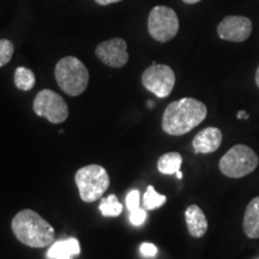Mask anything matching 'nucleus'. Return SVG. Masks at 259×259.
Returning a JSON list of instances; mask_svg holds the SVG:
<instances>
[{
  "label": "nucleus",
  "mask_w": 259,
  "mask_h": 259,
  "mask_svg": "<svg viewBox=\"0 0 259 259\" xmlns=\"http://www.w3.org/2000/svg\"><path fill=\"white\" fill-rule=\"evenodd\" d=\"M206 114L208 108L203 102L193 97H184L167 106L162 115V130L169 136L186 135L200 125Z\"/></svg>",
  "instance_id": "1"
},
{
  "label": "nucleus",
  "mask_w": 259,
  "mask_h": 259,
  "mask_svg": "<svg viewBox=\"0 0 259 259\" xmlns=\"http://www.w3.org/2000/svg\"><path fill=\"white\" fill-rule=\"evenodd\" d=\"M11 227L16 238L23 245L32 248L47 247L53 244L56 238L53 227L30 209L16 213Z\"/></svg>",
  "instance_id": "2"
},
{
  "label": "nucleus",
  "mask_w": 259,
  "mask_h": 259,
  "mask_svg": "<svg viewBox=\"0 0 259 259\" xmlns=\"http://www.w3.org/2000/svg\"><path fill=\"white\" fill-rule=\"evenodd\" d=\"M54 74L60 89L70 96L80 95L88 87V69L76 57H65L58 61Z\"/></svg>",
  "instance_id": "3"
},
{
  "label": "nucleus",
  "mask_w": 259,
  "mask_h": 259,
  "mask_svg": "<svg viewBox=\"0 0 259 259\" xmlns=\"http://www.w3.org/2000/svg\"><path fill=\"white\" fill-rule=\"evenodd\" d=\"M259 158L253 149L245 144H236L229 149L219 162L223 176L239 179L252 173L258 167Z\"/></svg>",
  "instance_id": "4"
},
{
  "label": "nucleus",
  "mask_w": 259,
  "mask_h": 259,
  "mask_svg": "<svg viewBox=\"0 0 259 259\" xmlns=\"http://www.w3.org/2000/svg\"><path fill=\"white\" fill-rule=\"evenodd\" d=\"M74 181L78 187L83 202L93 203L102 197L108 190L111 179L107 170L100 164H89L77 170Z\"/></svg>",
  "instance_id": "5"
},
{
  "label": "nucleus",
  "mask_w": 259,
  "mask_h": 259,
  "mask_svg": "<svg viewBox=\"0 0 259 259\" xmlns=\"http://www.w3.org/2000/svg\"><path fill=\"white\" fill-rule=\"evenodd\" d=\"M180 23L177 12L168 6H155L148 17V31L158 42H168L177 36Z\"/></svg>",
  "instance_id": "6"
},
{
  "label": "nucleus",
  "mask_w": 259,
  "mask_h": 259,
  "mask_svg": "<svg viewBox=\"0 0 259 259\" xmlns=\"http://www.w3.org/2000/svg\"><path fill=\"white\" fill-rule=\"evenodd\" d=\"M34 112L52 124L64 122L69 116V107L59 94L50 89H44L35 96Z\"/></svg>",
  "instance_id": "7"
},
{
  "label": "nucleus",
  "mask_w": 259,
  "mask_h": 259,
  "mask_svg": "<svg viewBox=\"0 0 259 259\" xmlns=\"http://www.w3.org/2000/svg\"><path fill=\"white\" fill-rule=\"evenodd\" d=\"M144 88L160 99L169 96L176 85V73L168 65L153 63L142 74Z\"/></svg>",
  "instance_id": "8"
},
{
  "label": "nucleus",
  "mask_w": 259,
  "mask_h": 259,
  "mask_svg": "<svg viewBox=\"0 0 259 259\" xmlns=\"http://www.w3.org/2000/svg\"><path fill=\"white\" fill-rule=\"evenodd\" d=\"M95 54L103 64L114 69H120L128 61L127 44L120 37L101 42L96 47Z\"/></svg>",
  "instance_id": "9"
},
{
  "label": "nucleus",
  "mask_w": 259,
  "mask_h": 259,
  "mask_svg": "<svg viewBox=\"0 0 259 259\" xmlns=\"http://www.w3.org/2000/svg\"><path fill=\"white\" fill-rule=\"evenodd\" d=\"M252 22L244 16H227L218 27L220 38L229 42H244L250 37Z\"/></svg>",
  "instance_id": "10"
},
{
  "label": "nucleus",
  "mask_w": 259,
  "mask_h": 259,
  "mask_svg": "<svg viewBox=\"0 0 259 259\" xmlns=\"http://www.w3.org/2000/svg\"><path fill=\"white\" fill-rule=\"evenodd\" d=\"M222 143V132L218 127H206L193 138L192 147L196 154H211Z\"/></svg>",
  "instance_id": "11"
},
{
  "label": "nucleus",
  "mask_w": 259,
  "mask_h": 259,
  "mask_svg": "<svg viewBox=\"0 0 259 259\" xmlns=\"http://www.w3.org/2000/svg\"><path fill=\"white\" fill-rule=\"evenodd\" d=\"M186 226L193 238H202L208 231V220L198 205H190L185 211Z\"/></svg>",
  "instance_id": "12"
},
{
  "label": "nucleus",
  "mask_w": 259,
  "mask_h": 259,
  "mask_svg": "<svg viewBox=\"0 0 259 259\" xmlns=\"http://www.w3.org/2000/svg\"><path fill=\"white\" fill-rule=\"evenodd\" d=\"M80 253L79 241L76 238H69L52 244L47 252L48 259H71L72 255Z\"/></svg>",
  "instance_id": "13"
},
{
  "label": "nucleus",
  "mask_w": 259,
  "mask_h": 259,
  "mask_svg": "<svg viewBox=\"0 0 259 259\" xmlns=\"http://www.w3.org/2000/svg\"><path fill=\"white\" fill-rule=\"evenodd\" d=\"M244 233L251 239H259V197L248 203L244 215Z\"/></svg>",
  "instance_id": "14"
},
{
  "label": "nucleus",
  "mask_w": 259,
  "mask_h": 259,
  "mask_svg": "<svg viewBox=\"0 0 259 259\" xmlns=\"http://www.w3.org/2000/svg\"><path fill=\"white\" fill-rule=\"evenodd\" d=\"M181 164H183V157L179 153H167L158 158L157 169L162 174L171 176L180 170Z\"/></svg>",
  "instance_id": "15"
},
{
  "label": "nucleus",
  "mask_w": 259,
  "mask_h": 259,
  "mask_svg": "<svg viewBox=\"0 0 259 259\" xmlns=\"http://www.w3.org/2000/svg\"><path fill=\"white\" fill-rule=\"evenodd\" d=\"M14 82L15 85L17 87L19 90L29 92V90H31L35 87L36 78H35V74L31 70H29L24 66H19L15 71Z\"/></svg>",
  "instance_id": "16"
},
{
  "label": "nucleus",
  "mask_w": 259,
  "mask_h": 259,
  "mask_svg": "<svg viewBox=\"0 0 259 259\" xmlns=\"http://www.w3.org/2000/svg\"><path fill=\"white\" fill-rule=\"evenodd\" d=\"M99 209L105 218H118L122 212V205L115 194H109L107 198H102Z\"/></svg>",
  "instance_id": "17"
},
{
  "label": "nucleus",
  "mask_w": 259,
  "mask_h": 259,
  "mask_svg": "<svg viewBox=\"0 0 259 259\" xmlns=\"http://www.w3.org/2000/svg\"><path fill=\"white\" fill-rule=\"evenodd\" d=\"M167 197L156 192L154 186H148L143 196V206L145 210H155L161 208L166 203Z\"/></svg>",
  "instance_id": "18"
},
{
  "label": "nucleus",
  "mask_w": 259,
  "mask_h": 259,
  "mask_svg": "<svg viewBox=\"0 0 259 259\" xmlns=\"http://www.w3.org/2000/svg\"><path fill=\"white\" fill-rule=\"evenodd\" d=\"M15 46L10 40H0V67L5 66L12 59Z\"/></svg>",
  "instance_id": "19"
},
{
  "label": "nucleus",
  "mask_w": 259,
  "mask_h": 259,
  "mask_svg": "<svg viewBox=\"0 0 259 259\" xmlns=\"http://www.w3.org/2000/svg\"><path fill=\"white\" fill-rule=\"evenodd\" d=\"M147 216L148 215H147V211H145V209L138 208L134 210V211H130V221H131V223L134 226L139 227L145 222Z\"/></svg>",
  "instance_id": "20"
},
{
  "label": "nucleus",
  "mask_w": 259,
  "mask_h": 259,
  "mask_svg": "<svg viewBox=\"0 0 259 259\" xmlns=\"http://www.w3.org/2000/svg\"><path fill=\"white\" fill-rule=\"evenodd\" d=\"M139 197H141V193L138 190L130 191L126 196V206H127L128 211H134V210L141 208L139 206Z\"/></svg>",
  "instance_id": "21"
},
{
  "label": "nucleus",
  "mask_w": 259,
  "mask_h": 259,
  "mask_svg": "<svg viewBox=\"0 0 259 259\" xmlns=\"http://www.w3.org/2000/svg\"><path fill=\"white\" fill-rule=\"evenodd\" d=\"M141 253L144 257H155L157 254V247L151 242H144L141 245Z\"/></svg>",
  "instance_id": "22"
},
{
  "label": "nucleus",
  "mask_w": 259,
  "mask_h": 259,
  "mask_svg": "<svg viewBox=\"0 0 259 259\" xmlns=\"http://www.w3.org/2000/svg\"><path fill=\"white\" fill-rule=\"evenodd\" d=\"M119 2H121V0H95L96 4H99V5H101V6L115 4V3H119Z\"/></svg>",
  "instance_id": "23"
},
{
  "label": "nucleus",
  "mask_w": 259,
  "mask_h": 259,
  "mask_svg": "<svg viewBox=\"0 0 259 259\" xmlns=\"http://www.w3.org/2000/svg\"><path fill=\"white\" fill-rule=\"evenodd\" d=\"M238 118L239 119H247L248 118V114L245 111H240V112L238 113Z\"/></svg>",
  "instance_id": "24"
},
{
  "label": "nucleus",
  "mask_w": 259,
  "mask_h": 259,
  "mask_svg": "<svg viewBox=\"0 0 259 259\" xmlns=\"http://www.w3.org/2000/svg\"><path fill=\"white\" fill-rule=\"evenodd\" d=\"M254 79H255V84H257V87L259 88V66H258L257 71H255V77H254Z\"/></svg>",
  "instance_id": "25"
},
{
  "label": "nucleus",
  "mask_w": 259,
  "mask_h": 259,
  "mask_svg": "<svg viewBox=\"0 0 259 259\" xmlns=\"http://www.w3.org/2000/svg\"><path fill=\"white\" fill-rule=\"evenodd\" d=\"M184 3H185V4H197V3H199L200 0H183Z\"/></svg>",
  "instance_id": "26"
},
{
  "label": "nucleus",
  "mask_w": 259,
  "mask_h": 259,
  "mask_svg": "<svg viewBox=\"0 0 259 259\" xmlns=\"http://www.w3.org/2000/svg\"><path fill=\"white\" fill-rule=\"evenodd\" d=\"M177 177H178V179H181V178H183V173H181V171L179 170V171H177Z\"/></svg>",
  "instance_id": "27"
}]
</instances>
